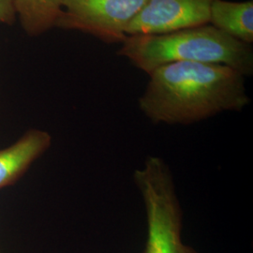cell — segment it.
Masks as SVG:
<instances>
[{
	"instance_id": "277c9868",
	"label": "cell",
	"mask_w": 253,
	"mask_h": 253,
	"mask_svg": "<svg viewBox=\"0 0 253 253\" xmlns=\"http://www.w3.org/2000/svg\"><path fill=\"white\" fill-rule=\"evenodd\" d=\"M147 0H62L55 27L88 34L107 44L122 43Z\"/></svg>"
},
{
	"instance_id": "6da1fadb",
	"label": "cell",
	"mask_w": 253,
	"mask_h": 253,
	"mask_svg": "<svg viewBox=\"0 0 253 253\" xmlns=\"http://www.w3.org/2000/svg\"><path fill=\"white\" fill-rule=\"evenodd\" d=\"M148 75L138 106L153 124L191 125L251 102L246 77L224 65L174 62Z\"/></svg>"
},
{
	"instance_id": "9c48e42d",
	"label": "cell",
	"mask_w": 253,
	"mask_h": 253,
	"mask_svg": "<svg viewBox=\"0 0 253 253\" xmlns=\"http://www.w3.org/2000/svg\"><path fill=\"white\" fill-rule=\"evenodd\" d=\"M16 18L12 0H0V24L12 25Z\"/></svg>"
},
{
	"instance_id": "7a4b0ae2",
	"label": "cell",
	"mask_w": 253,
	"mask_h": 253,
	"mask_svg": "<svg viewBox=\"0 0 253 253\" xmlns=\"http://www.w3.org/2000/svg\"><path fill=\"white\" fill-rule=\"evenodd\" d=\"M118 54L149 74L174 62L224 65L242 74H253V44L240 42L212 25L189 27L164 34L130 35Z\"/></svg>"
},
{
	"instance_id": "5b68a950",
	"label": "cell",
	"mask_w": 253,
	"mask_h": 253,
	"mask_svg": "<svg viewBox=\"0 0 253 253\" xmlns=\"http://www.w3.org/2000/svg\"><path fill=\"white\" fill-rule=\"evenodd\" d=\"M215 0H147L131 21L126 36L164 34L208 25Z\"/></svg>"
},
{
	"instance_id": "3957f363",
	"label": "cell",
	"mask_w": 253,
	"mask_h": 253,
	"mask_svg": "<svg viewBox=\"0 0 253 253\" xmlns=\"http://www.w3.org/2000/svg\"><path fill=\"white\" fill-rule=\"evenodd\" d=\"M143 200L146 241L143 253H198L183 242V209L172 170L163 158L146 157L133 172Z\"/></svg>"
},
{
	"instance_id": "ba28073f",
	"label": "cell",
	"mask_w": 253,
	"mask_h": 253,
	"mask_svg": "<svg viewBox=\"0 0 253 253\" xmlns=\"http://www.w3.org/2000/svg\"><path fill=\"white\" fill-rule=\"evenodd\" d=\"M16 17L28 36L39 37L53 27L62 10V0H12Z\"/></svg>"
},
{
	"instance_id": "8992f818",
	"label": "cell",
	"mask_w": 253,
	"mask_h": 253,
	"mask_svg": "<svg viewBox=\"0 0 253 253\" xmlns=\"http://www.w3.org/2000/svg\"><path fill=\"white\" fill-rule=\"evenodd\" d=\"M51 145L49 132L32 128L14 144L0 149V190L15 184Z\"/></svg>"
},
{
	"instance_id": "52a82bcc",
	"label": "cell",
	"mask_w": 253,
	"mask_h": 253,
	"mask_svg": "<svg viewBox=\"0 0 253 253\" xmlns=\"http://www.w3.org/2000/svg\"><path fill=\"white\" fill-rule=\"evenodd\" d=\"M213 27L248 44L253 43V0H215L210 8Z\"/></svg>"
}]
</instances>
